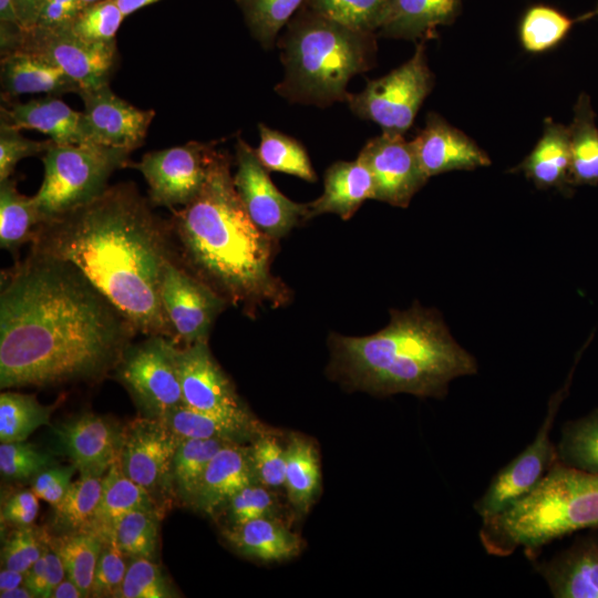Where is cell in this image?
<instances>
[{"instance_id":"4","label":"cell","mask_w":598,"mask_h":598,"mask_svg":"<svg viewBox=\"0 0 598 598\" xmlns=\"http://www.w3.org/2000/svg\"><path fill=\"white\" fill-rule=\"evenodd\" d=\"M390 313V322L377 333L331 334L332 378L380 396L442 399L451 381L477 372L475 358L454 340L435 310L414 303Z\"/></svg>"},{"instance_id":"31","label":"cell","mask_w":598,"mask_h":598,"mask_svg":"<svg viewBox=\"0 0 598 598\" xmlns=\"http://www.w3.org/2000/svg\"><path fill=\"white\" fill-rule=\"evenodd\" d=\"M590 99L581 93L574 107L569 128L570 185L598 184V127Z\"/></svg>"},{"instance_id":"6","label":"cell","mask_w":598,"mask_h":598,"mask_svg":"<svg viewBox=\"0 0 598 598\" xmlns=\"http://www.w3.org/2000/svg\"><path fill=\"white\" fill-rule=\"evenodd\" d=\"M283 79L276 92L290 102L328 106L347 102V85L375 60V33L347 28L303 9L279 41Z\"/></svg>"},{"instance_id":"60","label":"cell","mask_w":598,"mask_h":598,"mask_svg":"<svg viewBox=\"0 0 598 598\" xmlns=\"http://www.w3.org/2000/svg\"><path fill=\"white\" fill-rule=\"evenodd\" d=\"M0 21L1 23L12 24L20 28L13 0H0Z\"/></svg>"},{"instance_id":"11","label":"cell","mask_w":598,"mask_h":598,"mask_svg":"<svg viewBox=\"0 0 598 598\" xmlns=\"http://www.w3.org/2000/svg\"><path fill=\"white\" fill-rule=\"evenodd\" d=\"M217 151L213 144L193 141L148 152L132 166L147 183L151 203L172 210L186 206L199 194Z\"/></svg>"},{"instance_id":"58","label":"cell","mask_w":598,"mask_h":598,"mask_svg":"<svg viewBox=\"0 0 598 598\" xmlns=\"http://www.w3.org/2000/svg\"><path fill=\"white\" fill-rule=\"evenodd\" d=\"M25 574L3 567L0 571V592L24 584Z\"/></svg>"},{"instance_id":"51","label":"cell","mask_w":598,"mask_h":598,"mask_svg":"<svg viewBox=\"0 0 598 598\" xmlns=\"http://www.w3.org/2000/svg\"><path fill=\"white\" fill-rule=\"evenodd\" d=\"M125 557L113 539L103 542L91 597H117L127 569Z\"/></svg>"},{"instance_id":"37","label":"cell","mask_w":598,"mask_h":598,"mask_svg":"<svg viewBox=\"0 0 598 598\" xmlns=\"http://www.w3.org/2000/svg\"><path fill=\"white\" fill-rule=\"evenodd\" d=\"M54 406L41 404L34 395L13 391L0 394V441L21 442L42 425L50 424Z\"/></svg>"},{"instance_id":"3","label":"cell","mask_w":598,"mask_h":598,"mask_svg":"<svg viewBox=\"0 0 598 598\" xmlns=\"http://www.w3.org/2000/svg\"><path fill=\"white\" fill-rule=\"evenodd\" d=\"M230 157L217 151L199 194L172 209L168 219L176 259L227 303L248 315L289 292L270 270L271 239L247 214L234 184Z\"/></svg>"},{"instance_id":"48","label":"cell","mask_w":598,"mask_h":598,"mask_svg":"<svg viewBox=\"0 0 598 598\" xmlns=\"http://www.w3.org/2000/svg\"><path fill=\"white\" fill-rule=\"evenodd\" d=\"M230 524H243L262 517H279V502L274 489L254 482L227 502Z\"/></svg>"},{"instance_id":"19","label":"cell","mask_w":598,"mask_h":598,"mask_svg":"<svg viewBox=\"0 0 598 598\" xmlns=\"http://www.w3.org/2000/svg\"><path fill=\"white\" fill-rule=\"evenodd\" d=\"M420 165L430 178L451 171H472L491 164L488 155L462 131L430 113L412 140Z\"/></svg>"},{"instance_id":"34","label":"cell","mask_w":598,"mask_h":598,"mask_svg":"<svg viewBox=\"0 0 598 598\" xmlns=\"http://www.w3.org/2000/svg\"><path fill=\"white\" fill-rule=\"evenodd\" d=\"M259 145L255 150L261 165L267 171L281 172L307 182H316L309 155L296 138L259 123Z\"/></svg>"},{"instance_id":"46","label":"cell","mask_w":598,"mask_h":598,"mask_svg":"<svg viewBox=\"0 0 598 598\" xmlns=\"http://www.w3.org/2000/svg\"><path fill=\"white\" fill-rule=\"evenodd\" d=\"M52 456L31 443L6 442L0 444V472L9 480L35 477L42 471L52 467Z\"/></svg>"},{"instance_id":"28","label":"cell","mask_w":598,"mask_h":598,"mask_svg":"<svg viewBox=\"0 0 598 598\" xmlns=\"http://www.w3.org/2000/svg\"><path fill=\"white\" fill-rule=\"evenodd\" d=\"M150 492L133 482L122 470L120 460L114 462L102 477L101 498L86 533L113 539L117 522L135 509H154Z\"/></svg>"},{"instance_id":"53","label":"cell","mask_w":598,"mask_h":598,"mask_svg":"<svg viewBox=\"0 0 598 598\" xmlns=\"http://www.w3.org/2000/svg\"><path fill=\"white\" fill-rule=\"evenodd\" d=\"M83 8L80 0H44L34 28L69 29Z\"/></svg>"},{"instance_id":"39","label":"cell","mask_w":598,"mask_h":598,"mask_svg":"<svg viewBox=\"0 0 598 598\" xmlns=\"http://www.w3.org/2000/svg\"><path fill=\"white\" fill-rule=\"evenodd\" d=\"M556 447L561 464L598 474V410L565 423Z\"/></svg>"},{"instance_id":"57","label":"cell","mask_w":598,"mask_h":598,"mask_svg":"<svg viewBox=\"0 0 598 598\" xmlns=\"http://www.w3.org/2000/svg\"><path fill=\"white\" fill-rule=\"evenodd\" d=\"M44 0H13L20 28L29 31L37 25Z\"/></svg>"},{"instance_id":"23","label":"cell","mask_w":598,"mask_h":598,"mask_svg":"<svg viewBox=\"0 0 598 598\" xmlns=\"http://www.w3.org/2000/svg\"><path fill=\"white\" fill-rule=\"evenodd\" d=\"M257 482L249 447L233 442L220 448L209 462L193 503L213 514L245 486Z\"/></svg>"},{"instance_id":"18","label":"cell","mask_w":598,"mask_h":598,"mask_svg":"<svg viewBox=\"0 0 598 598\" xmlns=\"http://www.w3.org/2000/svg\"><path fill=\"white\" fill-rule=\"evenodd\" d=\"M177 444L161 419H136L122 432V470L128 478L152 493L172 474Z\"/></svg>"},{"instance_id":"29","label":"cell","mask_w":598,"mask_h":598,"mask_svg":"<svg viewBox=\"0 0 598 598\" xmlns=\"http://www.w3.org/2000/svg\"><path fill=\"white\" fill-rule=\"evenodd\" d=\"M460 4L461 0H391L390 13L380 33L406 40L431 37L437 27L456 18Z\"/></svg>"},{"instance_id":"32","label":"cell","mask_w":598,"mask_h":598,"mask_svg":"<svg viewBox=\"0 0 598 598\" xmlns=\"http://www.w3.org/2000/svg\"><path fill=\"white\" fill-rule=\"evenodd\" d=\"M42 224L32 197L21 194L14 179L0 181V246L14 254L32 243Z\"/></svg>"},{"instance_id":"21","label":"cell","mask_w":598,"mask_h":598,"mask_svg":"<svg viewBox=\"0 0 598 598\" xmlns=\"http://www.w3.org/2000/svg\"><path fill=\"white\" fill-rule=\"evenodd\" d=\"M556 598H598V532L577 538L567 549L536 563Z\"/></svg>"},{"instance_id":"63","label":"cell","mask_w":598,"mask_h":598,"mask_svg":"<svg viewBox=\"0 0 598 598\" xmlns=\"http://www.w3.org/2000/svg\"><path fill=\"white\" fill-rule=\"evenodd\" d=\"M596 14H598V3H597L596 10H594L592 12H590V13H588L586 16L580 17L579 20H585V19L591 18V17H594Z\"/></svg>"},{"instance_id":"38","label":"cell","mask_w":598,"mask_h":598,"mask_svg":"<svg viewBox=\"0 0 598 598\" xmlns=\"http://www.w3.org/2000/svg\"><path fill=\"white\" fill-rule=\"evenodd\" d=\"M307 9L352 30L375 33L385 23L391 0H308Z\"/></svg>"},{"instance_id":"49","label":"cell","mask_w":598,"mask_h":598,"mask_svg":"<svg viewBox=\"0 0 598 598\" xmlns=\"http://www.w3.org/2000/svg\"><path fill=\"white\" fill-rule=\"evenodd\" d=\"M48 534L31 525L18 526L1 551L2 567L25 573L43 554Z\"/></svg>"},{"instance_id":"45","label":"cell","mask_w":598,"mask_h":598,"mask_svg":"<svg viewBox=\"0 0 598 598\" xmlns=\"http://www.w3.org/2000/svg\"><path fill=\"white\" fill-rule=\"evenodd\" d=\"M177 595L161 568L147 558H132L127 565L120 598H172Z\"/></svg>"},{"instance_id":"27","label":"cell","mask_w":598,"mask_h":598,"mask_svg":"<svg viewBox=\"0 0 598 598\" xmlns=\"http://www.w3.org/2000/svg\"><path fill=\"white\" fill-rule=\"evenodd\" d=\"M1 83L6 94H80L79 85L56 65L25 51L1 58Z\"/></svg>"},{"instance_id":"20","label":"cell","mask_w":598,"mask_h":598,"mask_svg":"<svg viewBox=\"0 0 598 598\" xmlns=\"http://www.w3.org/2000/svg\"><path fill=\"white\" fill-rule=\"evenodd\" d=\"M122 432L110 420L85 413L61 424L55 434L81 474L103 476L120 460Z\"/></svg>"},{"instance_id":"47","label":"cell","mask_w":598,"mask_h":598,"mask_svg":"<svg viewBox=\"0 0 598 598\" xmlns=\"http://www.w3.org/2000/svg\"><path fill=\"white\" fill-rule=\"evenodd\" d=\"M255 478L258 483L277 489L285 487L286 447L269 433L256 437L249 447Z\"/></svg>"},{"instance_id":"62","label":"cell","mask_w":598,"mask_h":598,"mask_svg":"<svg viewBox=\"0 0 598 598\" xmlns=\"http://www.w3.org/2000/svg\"><path fill=\"white\" fill-rule=\"evenodd\" d=\"M1 598H32L34 595L31 590L23 584L16 588H12L7 591L0 592Z\"/></svg>"},{"instance_id":"54","label":"cell","mask_w":598,"mask_h":598,"mask_svg":"<svg viewBox=\"0 0 598 598\" xmlns=\"http://www.w3.org/2000/svg\"><path fill=\"white\" fill-rule=\"evenodd\" d=\"M39 511L38 497L32 491L11 495L2 506L1 520L17 526L31 525Z\"/></svg>"},{"instance_id":"43","label":"cell","mask_w":598,"mask_h":598,"mask_svg":"<svg viewBox=\"0 0 598 598\" xmlns=\"http://www.w3.org/2000/svg\"><path fill=\"white\" fill-rule=\"evenodd\" d=\"M158 539V523L154 509H135L116 524L113 540L130 558L154 559Z\"/></svg>"},{"instance_id":"41","label":"cell","mask_w":598,"mask_h":598,"mask_svg":"<svg viewBox=\"0 0 598 598\" xmlns=\"http://www.w3.org/2000/svg\"><path fill=\"white\" fill-rule=\"evenodd\" d=\"M574 23L575 20L551 7H530L520 21V43L532 53L550 50L567 37Z\"/></svg>"},{"instance_id":"64","label":"cell","mask_w":598,"mask_h":598,"mask_svg":"<svg viewBox=\"0 0 598 598\" xmlns=\"http://www.w3.org/2000/svg\"><path fill=\"white\" fill-rule=\"evenodd\" d=\"M83 7L97 2L100 0H80Z\"/></svg>"},{"instance_id":"40","label":"cell","mask_w":598,"mask_h":598,"mask_svg":"<svg viewBox=\"0 0 598 598\" xmlns=\"http://www.w3.org/2000/svg\"><path fill=\"white\" fill-rule=\"evenodd\" d=\"M229 443L233 442L223 439H188L178 442L172 475L183 497L193 502L209 462Z\"/></svg>"},{"instance_id":"36","label":"cell","mask_w":598,"mask_h":598,"mask_svg":"<svg viewBox=\"0 0 598 598\" xmlns=\"http://www.w3.org/2000/svg\"><path fill=\"white\" fill-rule=\"evenodd\" d=\"M102 477L81 474L72 482L62 501L54 506L53 526L61 532H87L102 493Z\"/></svg>"},{"instance_id":"13","label":"cell","mask_w":598,"mask_h":598,"mask_svg":"<svg viewBox=\"0 0 598 598\" xmlns=\"http://www.w3.org/2000/svg\"><path fill=\"white\" fill-rule=\"evenodd\" d=\"M161 302L176 346L208 342L210 329L227 301L187 271L175 258L165 267Z\"/></svg>"},{"instance_id":"9","label":"cell","mask_w":598,"mask_h":598,"mask_svg":"<svg viewBox=\"0 0 598 598\" xmlns=\"http://www.w3.org/2000/svg\"><path fill=\"white\" fill-rule=\"evenodd\" d=\"M174 355L184 405L237 423L257 436L267 433L212 355L208 342L176 346Z\"/></svg>"},{"instance_id":"24","label":"cell","mask_w":598,"mask_h":598,"mask_svg":"<svg viewBox=\"0 0 598 598\" xmlns=\"http://www.w3.org/2000/svg\"><path fill=\"white\" fill-rule=\"evenodd\" d=\"M569 166V128L546 118L543 135L512 172L523 173L539 189L556 188L567 196L573 192Z\"/></svg>"},{"instance_id":"1","label":"cell","mask_w":598,"mask_h":598,"mask_svg":"<svg viewBox=\"0 0 598 598\" xmlns=\"http://www.w3.org/2000/svg\"><path fill=\"white\" fill-rule=\"evenodd\" d=\"M137 333L72 262L32 249L2 271L0 386L96 380Z\"/></svg>"},{"instance_id":"56","label":"cell","mask_w":598,"mask_h":598,"mask_svg":"<svg viewBox=\"0 0 598 598\" xmlns=\"http://www.w3.org/2000/svg\"><path fill=\"white\" fill-rule=\"evenodd\" d=\"M48 538V537H47ZM47 560L48 588L47 596L51 597L55 587L66 577L65 568L59 555L48 545L44 548Z\"/></svg>"},{"instance_id":"12","label":"cell","mask_w":598,"mask_h":598,"mask_svg":"<svg viewBox=\"0 0 598 598\" xmlns=\"http://www.w3.org/2000/svg\"><path fill=\"white\" fill-rule=\"evenodd\" d=\"M571 374L573 371L564 388L550 398L546 417L534 441L494 475L485 493L474 504L482 519L501 513L532 492L558 461L550 431L568 391Z\"/></svg>"},{"instance_id":"8","label":"cell","mask_w":598,"mask_h":598,"mask_svg":"<svg viewBox=\"0 0 598 598\" xmlns=\"http://www.w3.org/2000/svg\"><path fill=\"white\" fill-rule=\"evenodd\" d=\"M432 86L433 74L421 42L405 63L368 81L361 92L349 94L347 103L357 116L378 124L383 133L404 135Z\"/></svg>"},{"instance_id":"33","label":"cell","mask_w":598,"mask_h":598,"mask_svg":"<svg viewBox=\"0 0 598 598\" xmlns=\"http://www.w3.org/2000/svg\"><path fill=\"white\" fill-rule=\"evenodd\" d=\"M48 545L59 555L66 577L74 581L85 597H91L94 573L103 542L96 535L79 532L49 536Z\"/></svg>"},{"instance_id":"52","label":"cell","mask_w":598,"mask_h":598,"mask_svg":"<svg viewBox=\"0 0 598 598\" xmlns=\"http://www.w3.org/2000/svg\"><path fill=\"white\" fill-rule=\"evenodd\" d=\"M75 471L76 467L73 464L49 467L33 478L31 491L38 498L45 501L54 507L66 494Z\"/></svg>"},{"instance_id":"7","label":"cell","mask_w":598,"mask_h":598,"mask_svg":"<svg viewBox=\"0 0 598 598\" xmlns=\"http://www.w3.org/2000/svg\"><path fill=\"white\" fill-rule=\"evenodd\" d=\"M131 152L96 144L53 143L42 155L44 176L32 196L42 223L64 215L96 198L109 178L128 165Z\"/></svg>"},{"instance_id":"50","label":"cell","mask_w":598,"mask_h":598,"mask_svg":"<svg viewBox=\"0 0 598 598\" xmlns=\"http://www.w3.org/2000/svg\"><path fill=\"white\" fill-rule=\"evenodd\" d=\"M54 142L24 137L20 130L1 121L0 125V181L10 178L17 164L27 157L43 155Z\"/></svg>"},{"instance_id":"25","label":"cell","mask_w":598,"mask_h":598,"mask_svg":"<svg viewBox=\"0 0 598 598\" xmlns=\"http://www.w3.org/2000/svg\"><path fill=\"white\" fill-rule=\"evenodd\" d=\"M1 121L21 130H34L58 145L84 144L82 112L70 107L58 96L48 95L25 103L12 104L2 109Z\"/></svg>"},{"instance_id":"42","label":"cell","mask_w":598,"mask_h":598,"mask_svg":"<svg viewBox=\"0 0 598 598\" xmlns=\"http://www.w3.org/2000/svg\"><path fill=\"white\" fill-rule=\"evenodd\" d=\"M308 0H237L252 35L266 48H272L280 30L290 22Z\"/></svg>"},{"instance_id":"17","label":"cell","mask_w":598,"mask_h":598,"mask_svg":"<svg viewBox=\"0 0 598 598\" xmlns=\"http://www.w3.org/2000/svg\"><path fill=\"white\" fill-rule=\"evenodd\" d=\"M84 144L133 152L144 142L154 110L138 109L117 96L109 83L82 91Z\"/></svg>"},{"instance_id":"61","label":"cell","mask_w":598,"mask_h":598,"mask_svg":"<svg viewBox=\"0 0 598 598\" xmlns=\"http://www.w3.org/2000/svg\"><path fill=\"white\" fill-rule=\"evenodd\" d=\"M156 1L158 0H115L125 17Z\"/></svg>"},{"instance_id":"14","label":"cell","mask_w":598,"mask_h":598,"mask_svg":"<svg viewBox=\"0 0 598 598\" xmlns=\"http://www.w3.org/2000/svg\"><path fill=\"white\" fill-rule=\"evenodd\" d=\"M237 194L256 226L272 239L286 236L300 219L306 220L308 204H298L275 186L256 151L243 138L236 143Z\"/></svg>"},{"instance_id":"10","label":"cell","mask_w":598,"mask_h":598,"mask_svg":"<svg viewBox=\"0 0 598 598\" xmlns=\"http://www.w3.org/2000/svg\"><path fill=\"white\" fill-rule=\"evenodd\" d=\"M175 347L166 337L148 336L128 344L116 364L120 381L153 417L183 404Z\"/></svg>"},{"instance_id":"35","label":"cell","mask_w":598,"mask_h":598,"mask_svg":"<svg viewBox=\"0 0 598 598\" xmlns=\"http://www.w3.org/2000/svg\"><path fill=\"white\" fill-rule=\"evenodd\" d=\"M177 442L188 439H223L230 442H243L257 436L248 429L184 404L175 406L159 417Z\"/></svg>"},{"instance_id":"30","label":"cell","mask_w":598,"mask_h":598,"mask_svg":"<svg viewBox=\"0 0 598 598\" xmlns=\"http://www.w3.org/2000/svg\"><path fill=\"white\" fill-rule=\"evenodd\" d=\"M321 483L319 454L307 437L291 433L286 445L285 489L293 508L307 514L317 499Z\"/></svg>"},{"instance_id":"59","label":"cell","mask_w":598,"mask_h":598,"mask_svg":"<svg viewBox=\"0 0 598 598\" xmlns=\"http://www.w3.org/2000/svg\"><path fill=\"white\" fill-rule=\"evenodd\" d=\"M52 598H83L85 597L79 586L65 577L53 590Z\"/></svg>"},{"instance_id":"16","label":"cell","mask_w":598,"mask_h":598,"mask_svg":"<svg viewBox=\"0 0 598 598\" xmlns=\"http://www.w3.org/2000/svg\"><path fill=\"white\" fill-rule=\"evenodd\" d=\"M358 158L369 168L374 199L405 208L429 177L423 172L412 141L383 133L369 140Z\"/></svg>"},{"instance_id":"22","label":"cell","mask_w":598,"mask_h":598,"mask_svg":"<svg viewBox=\"0 0 598 598\" xmlns=\"http://www.w3.org/2000/svg\"><path fill=\"white\" fill-rule=\"evenodd\" d=\"M367 199H374L369 168L358 157L352 162H336L324 173L321 196L308 204L306 220L327 213L350 219Z\"/></svg>"},{"instance_id":"26","label":"cell","mask_w":598,"mask_h":598,"mask_svg":"<svg viewBox=\"0 0 598 598\" xmlns=\"http://www.w3.org/2000/svg\"><path fill=\"white\" fill-rule=\"evenodd\" d=\"M223 534L241 555L267 563L291 559L303 547L302 538L277 517L230 524Z\"/></svg>"},{"instance_id":"55","label":"cell","mask_w":598,"mask_h":598,"mask_svg":"<svg viewBox=\"0 0 598 598\" xmlns=\"http://www.w3.org/2000/svg\"><path fill=\"white\" fill-rule=\"evenodd\" d=\"M24 574V585L31 590L34 597L45 598L48 575L44 550L41 557Z\"/></svg>"},{"instance_id":"44","label":"cell","mask_w":598,"mask_h":598,"mask_svg":"<svg viewBox=\"0 0 598 598\" xmlns=\"http://www.w3.org/2000/svg\"><path fill=\"white\" fill-rule=\"evenodd\" d=\"M124 17L115 0H100L84 7L69 30L87 42H114Z\"/></svg>"},{"instance_id":"5","label":"cell","mask_w":598,"mask_h":598,"mask_svg":"<svg viewBox=\"0 0 598 598\" xmlns=\"http://www.w3.org/2000/svg\"><path fill=\"white\" fill-rule=\"evenodd\" d=\"M581 529H598V474L557 461L532 492L483 519L480 539L489 555L522 549L535 560L544 546Z\"/></svg>"},{"instance_id":"15","label":"cell","mask_w":598,"mask_h":598,"mask_svg":"<svg viewBox=\"0 0 598 598\" xmlns=\"http://www.w3.org/2000/svg\"><path fill=\"white\" fill-rule=\"evenodd\" d=\"M16 51L29 52L56 65L79 85L81 92L109 83L116 61L115 41L87 42L69 29L22 30Z\"/></svg>"},{"instance_id":"2","label":"cell","mask_w":598,"mask_h":598,"mask_svg":"<svg viewBox=\"0 0 598 598\" xmlns=\"http://www.w3.org/2000/svg\"><path fill=\"white\" fill-rule=\"evenodd\" d=\"M153 206L132 182L109 185L91 202L42 223L30 249L76 266L137 332L173 341L159 290L176 250L169 220Z\"/></svg>"}]
</instances>
